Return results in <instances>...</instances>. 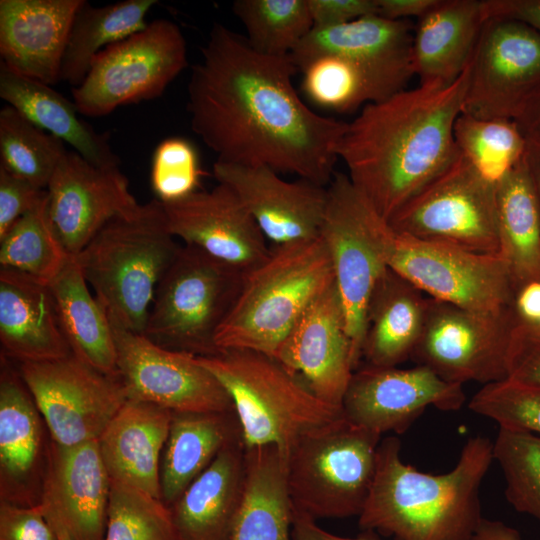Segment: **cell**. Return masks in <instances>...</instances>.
I'll return each mask as SVG.
<instances>
[{"instance_id": "obj_42", "label": "cell", "mask_w": 540, "mask_h": 540, "mask_svg": "<svg viewBox=\"0 0 540 540\" xmlns=\"http://www.w3.org/2000/svg\"><path fill=\"white\" fill-rule=\"evenodd\" d=\"M104 540H181L169 506L128 484L111 480Z\"/></svg>"}, {"instance_id": "obj_11", "label": "cell", "mask_w": 540, "mask_h": 540, "mask_svg": "<svg viewBox=\"0 0 540 540\" xmlns=\"http://www.w3.org/2000/svg\"><path fill=\"white\" fill-rule=\"evenodd\" d=\"M187 65L180 27L168 19L153 20L95 56L83 82L72 88L73 102L81 115L102 117L161 96Z\"/></svg>"}, {"instance_id": "obj_6", "label": "cell", "mask_w": 540, "mask_h": 540, "mask_svg": "<svg viewBox=\"0 0 540 540\" xmlns=\"http://www.w3.org/2000/svg\"><path fill=\"white\" fill-rule=\"evenodd\" d=\"M196 358L229 394L245 447L276 445L287 458L301 435L343 414L267 354L225 350Z\"/></svg>"}, {"instance_id": "obj_19", "label": "cell", "mask_w": 540, "mask_h": 540, "mask_svg": "<svg viewBox=\"0 0 540 540\" xmlns=\"http://www.w3.org/2000/svg\"><path fill=\"white\" fill-rule=\"evenodd\" d=\"M46 190L52 225L73 257L107 222L139 205L119 167H97L73 150L63 156Z\"/></svg>"}, {"instance_id": "obj_17", "label": "cell", "mask_w": 540, "mask_h": 540, "mask_svg": "<svg viewBox=\"0 0 540 540\" xmlns=\"http://www.w3.org/2000/svg\"><path fill=\"white\" fill-rule=\"evenodd\" d=\"M463 385L448 382L423 365L408 369L365 365L353 372L342 403L349 421L379 435L404 433L430 406L457 411Z\"/></svg>"}, {"instance_id": "obj_22", "label": "cell", "mask_w": 540, "mask_h": 540, "mask_svg": "<svg viewBox=\"0 0 540 540\" xmlns=\"http://www.w3.org/2000/svg\"><path fill=\"white\" fill-rule=\"evenodd\" d=\"M412 43L410 21L373 14L339 26L313 28L290 57L297 70L319 55L344 57L369 75L384 100L406 89L415 75Z\"/></svg>"}, {"instance_id": "obj_51", "label": "cell", "mask_w": 540, "mask_h": 540, "mask_svg": "<svg viewBox=\"0 0 540 540\" xmlns=\"http://www.w3.org/2000/svg\"><path fill=\"white\" fill-rule=\"evenodd\" d=\"M510 311L515 325L540 327V279L523 283L514 289Z\"/></svg>"}, {"instance_id": "obj_13", "label": "cell", "mask_w": 540, "mask_h": 540, "mask_svg": "<svg viewBox=\"0 0 540 540\" xmlns=\"http://www.w3.org/2000/svg\"><path fill=\"white\" fill-rule=\"evenodd\" d=\"M514 327L510 307L483 313L429 297L424 328L411 359L448 382H497L508 375Z\"/></svg>"}, {"instance_id": "obj_24", "label": "cell", "mask_w": 540, "mask_h": 540, "mask_svg": "<svg viewBox=\"0 0 540 540\" xmlns=\"http://www.w3.org/2000/svg\"><path fill=\"white\" fill-rule=\"evenodd\" d=\"M82 2L0 0V62L20 75L56 84L71 24Z\"/></svg>"}, {"instance_id": "obj_28", "label": "cell", "mask_w": 540, "mask_h": 540, "mask_svg": "<svg viewBox=\"0 0 540 540\" xmlns=\"http://www.w3.org/2000/svg\"><path fill=\"white\" fill-rule=\"evenodd\" d=\"M243 440L222 450L169 506L181 540H230L244 482Z\"/></svg>"}, {"instance_id": "obj_27", "label": "cell", "mask_w": 540, "mask_h": 540, "mask_svg": "<svg viewBox=\"0 0 540 540\" xmlns=\"http://www.w3.org/2000/svg\"><path fill=\"white\" fill-rule=\"evenodd\" d=\"M171 417L172 411L152 403H124L97 440L111 480L161 499L160 463Z\"/></svg>"}, {"instance_id": "obj_1", "label": "cell", "mask_w": 540, "mask_h": 540, "mask_svg": "<svg viewBox=\"0 0 540 540\" xmlns=\"http://www.w3.org/2000/svg\"><path fill=\"white\" fill-rule=\"evenodd\" d=\"M290 55L272 57L215 23L187 86L196 135L224 163L267 167L327 187L346 122L311 110L292 84Z\"/></svg>"}, {"instance_id": "obj_52", "label": "cell", "mask_w": 540, "mask_h": 540, "mask_svg": "<svg viewBox=\"0 0 540 540\" xmlns=\"http://www.w3.org/2000/svg\"><path fill=\"white\" fill-rule=\"evenodd\" d=\"M377 15L392 20L418 19L425 15L438 0H376Z\"/></svg>"}, {"instance_id": "obj_29", "label": "cell", "mask_w": 540, "mask_h": 540, "mask_svg": "<svg viewBox=\"0 0 540 540\" xmlns=\"http://www.w3.org/2000/svg\"><path fill=\"white\" fill-rule=\"evenodd\" d=\"M485 21L483 0H438L413 31L420 83L455 81L468 66Z\"/></svg>"}, {"instance_id": "obj_32", "label": "cell", "mask_w": 540, "mask_h": 540, "mask_svg": "<svg viewBox=\"0 0 540 540\" xmlns=\"http://www.w3.org/2000/svg\"><path fill=\"white\" fill-rule=\"evenodd\" d=\"M287 458L276 445L245 447L241 501L230 540H292Z\"/></svg>"}, {"instance_id": "obj_48", "label": "cell", "mask_w": 540, "mask_h": 540, "mask_svg": "<svg viewBox=\"0 0 540 540\" xmlns=\"http://www.w3.org/2000/svg\"><path fill=\"white\" fill-rule=\"evenodd\" d=\"M507 378L540 385V327L515 325L508 351Z\"/></svg>"}, {"instance_id": "obj_10", "label": "cell", "mask_w": 540, "mask_h": 540, "mask_svg": "<svg viewBox=\"0 0 540 540\" xmlns=\"http://www.w3.org/2000/svg\"><path fill=\"white\" fill-rule=\"evenodd\" d=\"M397 233L499 255L496 182L460 153L389 220Z\"/></svg>"}, {"instance_id": "obj_34", "label": "cell", "mask_w": 540, "mask_h": 540, "mask_svg": "<svg viewBox=\"0 0 540 540\" xmlns=\"http://www.w3.org/2000/svg\"><path fill=\"white\" fill-rule=\"evenodd\" d=\"M526 154V153H525ZM499 255L513 283L540 279V208L526 155L496 182Z\"/></svg>"}, {"instance_id": "obj_49", "label": "cell", "mask_w": 540, "mask_h": 540, "mask_svg": "<svg viewBox=\"0 0 540 540\" xmlns=\"http://www.w3.org/2000/svg\"><path fill=\"white\" fill-rule=\"evenodd\" d=\"M313 28H327L377 14L376 0H307Z\"/></svg>"}, {"instance_id": "obj_31", "label": "cell", "mask_w": 540, "mask_h": 540, "mask_svg": "<svg viewBox=\"0 0 540 540\" xmlns=\"http://www.w3.org/2000/svg\"><path fill=\"white\" fill-rule=\"evenodd\" d=\"M428 299L388 268L367 309L362 348L367 365L397 367L412 357L424 328Z\"/></svg>"}, {"instance_id": "obj_46", "label": "cell", "mask_w": 540, "mask_h": 540, "mask_svg": "<svg viewBox=\"0 0 540 540\" xmlns=\"http://www.w3.org/2000/svg\"><path fill=\"white\" fill-rule=\"evenodd\" d=\"M0 540H59L43 505L26 507L0 502Z\"/></svg>"}, {"instance_id": "obj_53", "label": "cell", "mask_w": 540, "mask_h": 540, "mask_svg": "<svg viewBox=\"0 0 540 540\" xmlns=\"http://www.w3.org/2000/svg\"><path fill=\"white\" fill-rule=\"evenodd\" d=\"M291 537L292 540H377L366 536L346 538L331 534L320 528L314 518L295 508L293 510Z\"/></svg>"}, {"instance_id": "obj_47", "label": "cell", "mask_w": 540, "mask_h": 540, "mask_svg": "<svg viewBox=\"0 0 540 540\" xmlns=\"http://www.w3.org/2000/svg\"><path fill=\"white\" fill-rule=\"evenodd\" d=\"M47 194L29 181L0 165V237Z\"/></svg>"}, {"instance_id": "obj_57", "label": "cell", "mask_w": 540, "mask_h": 540, "mask_svg": "<svg viewBox=\"0 0 540 540\" xmlns=\"http://www.w3.org/2000/svg\"><path fill=\"white\" fill-rule=\"evenodd\" d=\"M44 513L50 522V524L55 529L59 540H72L69 532L67 531L65 525L63 524L59 514L55 508L46 500L42 502Z\"/></svg>"}, {"instance_id": "obj_26", "label": "cell", "mask_w": 540, "mask_h": 540, "mask_svg": "<svg viewBox=\"0 0 540 540\" xmlns=\"http://www.w3.org/2000/svg\"><path fill=\"white\" fill-rule=\"evenodd\" d=\"M1 355L15 363L46 362L72 355L48 284L0 268Z\"/></svg>"}, {"instance_id": "obj_38", "label": "cell", "mask_w": 540, "mask_h": 540, "mask_svg": "<svg viewBox=\"0 0 540 540\" xmlns=\"http://www.w3.org/2000/svg\"><path fill=\"white\" fill-rule=\"evenodd\" d=\"M232 10L249 45L267 56H289L313 29L307 0H236Z\"/></svg>"}, {"instance_id": "obj_16", "label": "cell", "mask_w": 540, "mask_h": 540, "mask_svg": "<svg viewBox=\"0 0 540 540\" xmlns=\"http://www.w3.org/2000/svg\"><path fill=\"white\" fill-rule=\"evenodd\" d=\"M112 328L118 376L127 400L172 412L235 410L225 388L196 356L163 348L143 334Z\"/></svg>"}, {"instance_id": "obj_7", "label": "cell", "mask_w": 540, "mask_h": 540, "mask_svg": "<svg viewBox=\"0 0 540 540\" xmlns=\"http://www.w3.org/2000/svg\"><path fill=\"white\" fill-rule=\"evenodd\" d=\"M381 435L339 418L301 435L287 455L295 509L312 518L359 516L368 498Z\"/></svg>"}, {"instance_id": "obj_36", "label": "cell", "mask_w": 540, "mask_h": 540, "mask_svg": "<svg viewBox=\"0 0 540 540\" xmlns=\"http://www.w3.org/2000/svg\"><path fill=\"white\" fill-rule=\"evenodd\" d=\"M156 3L157 0H125L94 7L83 0L71 24L59 81L78 87L99 52L147 26L146 15Z\"/></svg>"}, {"instance_id": "obj_9", "label": "cell", "mask_w": 540, "mask_h": 540, "mask_svg": "<svg viewBox=\"0 0 540 540\" xmlns=\"http://www.w3.org/2000/svg\"><path fill=\"white\" fill-rule=\"evenodd\" d=\"M327 196L320 237L330 254L334 284L358 368L368 305L388 270L383 251L388 223L369 206L347 174L335 172Z\"/></svg>"}, {"instance_id": "obj_23", "label": "cell", "mask_w": 540, "mask_h": 540, "mask_svg": "<svg viewBox=\"0 0 540 540\" xmlns=\"http://www.w3.org/2000/svg\"><path fill=\"white\" fill-rule=\"evenodd\" d=\"M213 175L240 198L260 230L274 245L313 240L320 236L327 187L303 179L286 181L267 167L216 161Z\"/></svg>"}, {"instance_id": "obj_54", "label": "cell", "mask_w": 540, "mask_h": 540, "mask_svg": "<svg viewBox=\"0 0 540 540\" xmlns=\"http://www.w3.org/2000/svg\"><path fill=\"white\" fill-rule=\"evenodd\" d=\"M473 540H522L513 527L498 521L483 518Z\"/></svg>"}, {"instance_id": "obj_15", "label": "cell", "mask_w": 540, "mask_h": 540, "mask_svg": "<svg viewBox=\"0 0 540 540\" xmlns=\"http://www.w3.org/2000/svg\"><path fill=\"white\" fill-rule=\"evenodd\" d=\"M540 81V33L507 18L484 21L469 66L462 114L515 121Z\"/></svg>"}, {"instance_id": "obj_21", "label": "cell", "mask_w": 540, "mask_h": 540, "mask_svg": "<svg viewBox=\"0 0 540 540\" xmlns=\"http://www.w3.org/2000/svg\"><path fill=\"white\" fill-rule=\"evenodd\" d=\"M273 357L320 400L342 409L357 368L334 283L304 312Z\"/></svg>"}, {"instance_id": "obj_55", "label": "cell", "mask_w": 540, "mask_h": 540, "mask_svg": "<svg viewBox=\"0 0 540 540\" xmlns=\"http://www.w3.org/2000/svg\"><path fill=\"white\" fill-rule=\"evenodd\" d=\"M516 120H519L516 122L519 128L524 126L529 134L540 136V94L526 102Z\"/></svg>"}, {"instance_id": "obj_37", "label": "cell", "mask_w": 540, "mask_h": 540, "mask_svg": "<svg viewBox=\"0 0 540 540\" xmlns=\"http://www.w3.org/2000/svg\"><path fill=\"white\" fill-rule=\"evenodd\" d=\"M48 213V194L0 237V265L50 284L72 258Z\"/></svg>"}, {"instance_id": "obj_33", "label": "cell", "mask_w": 540, "mask_h": 540, "mask_svg": "<svg viewBox=\"0 0 540 540\" xmlns=\"http://www.w3.org/2000/svg\"><path fill=\"white\" fill-rule=\"evenodd\" d=\"M241 440L235 410L172 412L160 463L161 500L170 506L222 450Z\"/></svg>"}, {"instance_id": "obj_30", "label": "cell", "mask_w": 540, "mask_h": 540, "mask_svg": "<svg viewBox=\"0 0 540 540\" xmlns=\"http://www.w3.org/2000/svg\"><path fill=\"white\" fill-rule=\"evenodd\" d=\"M0 97L89 163L101 168L119 167L120 159L112 150L109 135L84 121L75 103L52 86L20 75L0 62Z\"/></svg>"}, {"instance_id": "obj_50", "label": "cell", "mask_w": 540, "mask_h": 540, "mask_svg": "<svg viewBox=\"0 0 540 540\" xmlns=\"http://www.w3.org/2000/svg\"><path fill=\"white\" fill-rule=\"evenodd\" d=\"M483 9L485 20L513 19L540 33V1L483 0Z\"/></svg>"}, {"instance_id": "obj_44", "label": "cell", "mask_w": 540, "mask_h": 540, "mask_svg": "<svg viewBox=\"0 0 540 540\" xmlns=\"http://www.w3.org/2000/svg\"><path fill=\"white\" fill-rule=\"evenodd\" d=\"M469 408L499 427L540 436V385L509 378L489 383L473 395Z\"/></svg>"}, {"instance_id": "obj_4", "label": "cell", "mask_w": 540, "mask_h": 540, "mask_svg": "<svg viewBox=\"0 0 540 540\" xmlns=\"http://www.w3.org/2000/svg\"><path fill=\"white\" fill-rule=\"evenodd\" d=\"M176 239L155 198L111 219L75 256L112 326L144 333L156 288L182 247Z\"/></svg>"}, {"instance_id": "obj_14", "label": "cell", "mask_w": 540, "mask_h": 540, "mask_svg": "<svg viewBox=\"0 0 540 540\" xmlns=\"http://www.w3.org/2000/svg\"><path fill=\"white\" fill-rule=\"evenodd\" d=\"M16 365L53 442L60 446L97 441L127 401L119 377L97 370L74 354Z\"/></svg>"}, {"instance_id": "obj_35", "label": "cell", "mask_w": 540, "mask_h": 540, "mask_svg": "<svg viewBox=\"0 0 540 540\" xmlns=\"http://www.w3.org/2000/svg\"><path fill=\"white\" fill-rule=\"evenodd\" d=\"M49 287L72 353L97 370L119 377L112 325L104 308L91 294L75 257Z\"/></svg>"}, {"instance_id": "obj_8", "label": "cell", "mask_w": 540, "mask_h": 540, "mask_svg": "<svg viewBox=\"0 0 540 540\" xmlns=\"http://www.w3.org/2000/svg\"><path fill=\"white\" fill-rule=\"evenodd\" d=\"M243 279V272L183 244L156 288L143 335L163 348L197 357L220 353L215 337Z\"/></svg>"}, {"instance_id": "obj_5", "label": "cell", "mask_w": 540, "mask_h": 540, "mask_svg": "<svg viewBox=\"0 0 540 540\" xmlns=\"http://www.w3.org/2000/svg\"><path fill=\"white\" fill-rule=\"evenodd\" d=\"M333 283L330 254L320 236L273 245L262 263L244 273L239 296L216 334L217 348L273 357L304 312Z\"/></svg>"}, {"instance_id": "obj_2", "label": "cell", "mask_w": 540, "mask_h": 540, "mask_svg": "<svg viewBox=\"0 0 540 540\" xmlns=\"http://www.w3.org/2000/svg\"><path fill=\"white\" fill-rule=\"evenodd\" d=\"M469 66L451 83H419L365 105L346 122L336 155L352 185L386 222L458 156L454 124Z\"/></svg>"}, {"instance_id": "obj_12", "label": "cell", "mask_w": 540, "mask_h": 540, "mask_svg": "<svg viewBox=\"0 0 540 540\" xmlns=\"http://www.w3.org/2000/svg\"><path fill=\"white\" fill-rule=\"evenodd\" d=\"M383 251L388 268L430 298L483 313L510 307L513 283L500 255L417 239L389 225Z\"/></svg>"}, {"instance_id": "obj_18", "label": "cell", "mask_w": 540, "mask_h": 540, "mask_svg": "<svg viewBox=\"0 0 540 540\" xmlns=\"http://www.w3.org/2000/svg\"><path fill=\"white\" fill-rule=\"evenodd\" d=\"M52 438L15 362L0 359V502H43Z\"/></svg>"}, {"instance_id": "obj_56", "label": "cell", "mask_w": 540, "mask_h": 540, "mask_svg": "<svg viewBox=\"0 0 540 540\" xmlns=\"http://www.w3.org/2000/svg\"><path fill=\"white\" fill-rule=\"evenodd\" d=\"M529 147L532 148L531 146ZM538 148H540V145L538 146ZM525 155H526V161H527L529 173H530V176H531L534 188H535V192L537 195L539 208H540V149L538 151H536L535 149L530 151L527 148Z\"/></svg>"}, {"instance_id": "obj_3", "label": "cell", "mask_w": 540, "mask_h": 540, "mask_svg": "<svg viewBox=\"0 0 540 540\" xmlns=\"http://www.w3.org/2000/svg\"><path fill=\"white\" fill-rule=\"evenodd\" d=\"M493 442L470 437L456 465L434 475L407 464L397 437L380 441L374 480L359 526L397 540H473L483 519L480 487Z\"/></svg>"}, {"instance_id": "obj_39", "label": "cell", "mask_w": 540, "mask_h": 540, "mask_svg": "<svg viewBox=\"0 0 540 540\" xmlns=\"http://www.w3.org/2000/svg\"><path fill=\"white\" fill-rule=\"evenodd\" d=\"M67 151L63 141L13 107L6 105L0 110V165L12 173L46 189Z\"/></svg>"}, {"instance_id": "obj_41", "label": "cell", "mask_w": 540, "mask_h": 540, "mask_svg": "<svg viewBox=\"0 0 540 540\" xmlns=\"http://www.w3.org/2000/svg\"><path fill=\"white\" fill-rule=\"evenodd\" d=\"M302 89L316 105L338 113L382 101L369 75L356 63L337 55L324 54L304 63Z\"/></svg>"}, {"instance_id": "obj_45", "label": "cell", "mask_w": 540, "mask_h": 540, "mask_svg": "<svg viewBox=\"0 0 540 540\" xmlns=\"http://www.w3.org/2000/svg\"><path fill=\"white\" fill-rule=\"evenodd\" d=\"M202 175L198 152L189 140L171 137L157 145L150 173L156 199L171 202L198 191Z\"/></svg>"}, {"instance_id": "obj_20", "label": "cell", "mask_w": 540, "mask_h": 540, "mask_svg": "<svg viewBox=\"0 0 540 540\" xmlns=\"http://www.w3.org/2000/svg\"><path fill=\"white\" fill-rule=\"evenodd\" d=\"M162 205L175 238L243 273L258 266L270 253L266 237L247 208L223 183Z\"/></svg>"}, {"instance_id": "obj_43", "label": "cell", "mask_w": 540, "mask_h": 540, "mask_svg": "<svg viewBox=\"0 0 540 540\" xmlns=\"http://www.w3.org/2000/svg\"><path fill=\"white\" fill-rule=\"evenodd\" d=\"M493 460L504 475L510 505L540 522V436L499 427Z\"/></svg>"}, {"instance_id": "obj_25", "label": "cell", "mask_w": 540, "mask_h": 540, "mask_svg": "<svg viewBox=\"0 0 540 540\" xmlns=\"http://www.w3.org/2000/svg\"><path fill=\"white\" fill-rule=\"evenodd\" d=\"M111 478L98 442L51 445L43 500L59 514L72 540H104Z\"/></svg>"}, {"instance_id": "obj_40", "label": "cell", "mask_w": 540, "mask_h": 540, "mask_svg": "<svg viewBox=\"0 0 540 540\" xmlns=\"http://www.w3.org/2000/svg\"><path fill=\"white\" fill-rule=\"evenodd\" d=\"M454 138L461 155L488 179L497 182L526 153L527 142L517 123L460 114Z\"/></svg>"}]
</instances>
